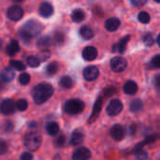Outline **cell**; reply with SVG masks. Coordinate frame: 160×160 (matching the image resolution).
Returning a JSON list of instances; mask_svg holds the SVG:
<instances>
[{
    "label": "cell",
    "mask_w": 160,
    "mask_h": 160,
    "mask_svg": "<svg viewBox=\"0 0 160 160\" xmlns=\"http://www.w3.org/2000/svg\"><path fill=\"white\" fill-rule=\"evenodd\" d=\"M27 61V65L31 68H38L39 65H40V60L38 56H35V55H30L27 57L26 59Z\"/></svg>",
    "instance_id": "83f0119b"
},
{
    "label": "cell",
    "mask_w": 160,
    "mask_h": 160,
    "mask_svg": "<svg viewBox=\"0 0 160 160\" xmlns=\"http://www.w3.org/2000/svg\"><path fill=\"white\" fill-rule=\"evenodd\" d=\"M19 36H20L21 39H22L25 44L31 42L32 38H33V37H32L29 33H27L24 29H22V28H21V30L19 31Z\"/></svg>",
    "instance_id": "f1b7e54d"
},
{
    "label": "cell",
    "mask_w": 160,
    "mask_h": 160,
    "mask_svg": "<svg viewBox=\"0 0 160 160\" xmlns=\"http://www.w3.org/2000/svg\"><path fill=\"white\" fill-rule=\"evenodd\" d=\"M82 74H83V78L86 81L92 82L98 79V77L99 76V70L96 66H89L83 69Z\"/></svg>",
    "instance_id": "9c48e42d"
},
{
    "label": "cell",
    "mask_w": 160,
    "mask_h": 160,
    "mask_svg": "<svg viewBox=\"0 0 160 160\" xmlns=\"http://www.w3.org/2000/svg\"><path fill=\"white\" fill-rule=\"evenodd\" d=\"M15 3H21V2H22L23 0H13Z\"/></svg>",
    "instance_id": "c3c4849f"
},
{
    "label": "cell",
    "mask_w": 160,
    "mask_h": 160,
    "mask_svg": "<svg viewBox=\"0 0 160 160\" xmlns=\"http://www.w3.org/2000/svg\"><path fill=\"white\" fill-rule=\"evenodd\" d=\"M116 93V89L114 87H108L104 90V95L106 97H111L112 95H114Z\"/></svg>",
    "instance_id": "ab89813d"
},
{
    "label": "cell",
    "mask_w": 160,
    "mask_h": 160,
    "mask_svg": "<svg viewBox=\"0 0 160 160\" xmlns=\"http://www.w3.org/2000/svg\"><path fill=\"white\" fill-rule=\"evenodd\" d=\"M138 91V85L135 82L133 81H128L125 84H124V92L127 95H135Z\"/></svg>",
    "instance_id": "d6986e66"
},
{
    "label": "cell",
    "mask_w": 160,
    "mask_h": 160,
    "mask_svg": "<svg viewBox=\"0 0 160 160\" xmlns=\"http://www.w3.org/2000/svg\"><path fill=\"white\" fill-rule=\"evenodd\" d=\"M42 142L41 135L37 132H29L24 136L23 143L27 149L30 151H36L38 150Z\"/></svg>",
    "instance_id": "7a4b0ae2"
},
{
    "label": "cell",
    "mask_w": 160,
    "mask_h": 160,
    "mask_svg": "<svg viewBox=\"0 0 160 160\" xmlns=\"http://www.w3.org/2000/svg\"><path fill=\"white\" fill-rule=\"evenodd\" d=\"M15 112V104L11 99L6 98L1 103V112L5 115L12 114Z\"/></svg>",
    "instance_id": "7c38bea8"
},
{
    "label": "cell",
    "mask_w": 160,
    "mask_h": 160,
    "mask_svg": "<svg viewBox=\"0 0 160 160\" xmlns=\"http://www.w3.org/2000/svg\"><path fill=\"white\" fill-rule=\"evenodd\" d=\"M149 65L152 68H160V54L154 56L151 59Z\"/></svg>",
    "instance_id": "836d02e7"
},
{
    "label": "cell",
    "mask_w": 160,
    "mask_h": 160,
    "mask_svg": "<svg viewBox=\"0 0 160 160\" xmlns=\"http://www.w3.org/2000/svg\"><path fill=\"white\" fill-rule=\"evenodd\" d=\"M142 40H143L144 44H145L147 47L152 46V45L154 44V42H155V39H154V37H153L152 34H146V35L143 37Z\"/></svg>",
    "instance_id": "d590c367"
},
{
    "label": "cell",
    "mask_w": 160,
    "mask_h": 160,
    "mask_svg": "<svg viewBox=\"0 0 160 160\" xmlns=\"http://www.w3.org/2000/svg\"><path fill=\"white\" fill-rule=\"evenodd\" d=\"M80 35L83 39L89 40L94 37V32L88 25H83L80 29Z\"/></svg>",
    "instance_id": "44dd1931"
},
{
    "label": "cell",
    "mask_w": 160,
    "mask_h": 160,
    "mask_svg": "<svg viewBox=\"0 0 160 160\" xmlns=\"http://www.w3.org/2000/svg\"><path fill=\"white\" fill-rule=\"evenodd\" d=\"M123 111V103L120 99H112L107 106L106 112L110 116H116Z\"/></svg>",
    "instance_id": "5b68a950"
},
{
    "label": "cell",
    "mask_w": 160,
    "mask_h": 160,
    "mask_svg": "<svg viewBox=\"0 0 160 160\" xmlns=\"http://www.w3.org/2000/svg\"><path fill=\"white\" fill-rule=\"evenodd\" d=\"M52 38L50 37L44 36V37H41V38H38V40L37 42V45H38V48H41V49L44 50V49L49 48L52 45Z\"/></svg>",
    "instance_id": "603a6c76"
},
{
    "label": "cell",
    "mask_w": 160,
    "mask_h": 160,
    "mask_svg": "<svg viewBox=\"0 0 160 160\" xmlns=\"http://www.w3.org/2000/svg\"><path fill=\"white\" fill-rule=\"evenodd\" d=\"M83 110H84V104L79 98H72L65 103V111L68 114L76 115L82 112Z\"/></svg>",
    "instance_id": "3957f363"
},
{
    "label": "cell",
    "mask_w": 160,
    "mask_h": 160,
    "mask_svg": "<svg viewBox=\"0 0 160 160\" xmlns=\"http://www.w3.org/2000/svg\"><path fill=\"white\" fill-rule=\"evenodd\" d=\"M9 65L12 68L18 70V71H23L25 70V66L23 65L22 62L18 61V60H10L9 61Z\"/></svg>",
    "instance_id": "f546056e"
},
{
    "label": "cell",
    "mask_w": 160,
    "mask_h": 160,
    "mask_svg": "<svg viewBox=\"0 0 160 160\" xmlns=\"http://www.w3.org/2000/svg\"><path fill=\"white\" fill-rule=\"evenodd\" d=\"M157 42H158V46L160 47V34L158 36V38H157Z\"/></svg>",
    "instance_id": "7dc6e473"
},
{
    "label": "cell",
    "mask_w": 160,
    "mask_h": 160,
    "mask_svg": "<svg viewBox=\"0 0 160 160\" xmlns=\"http://www.w3.org/2000/svg\"><path fill=\"white\" fill-rule=\"evenodd\" d=\"M54 40L57 44H62L65 40V36L61 32H57L54 34Z\"/></svg>",
    "instance_id": "f35d334b"
},
{
    "label": "cell",
    "mask_w": 160,
    "mask_h": 160,
    "mask_svg": "<svg viewBox=\"0 0 160 160\" xmlns=\"http://www.w3.org/2000/svg\"><path fill=\"white\" fill-rule=\"evenodd\" d=\"M121 25V22L118 18L112 17V18H109L105 21L104 26L105 28L109 31V32H114L116 31L119 26Z\"/></svg>",
    "instance_id": "5bb4252c"
},
{
    "label": "cell",
    "mask_w": 160,
    "mask_h": 160,
    "mask_svg": "<svg viewBox=\"0 0 160 160\" xmlns=\"http://www.w3.org/2000/svg\"><path fill=\"white\" fill-rule=\"evenodd\" d=\"M21 160H33V156L30 153H22L21 156Z\"/></svg>",
    "instance_id": "b9f144b4"
},
{
    "label": "cell",
    "mask_w": 160,
    "mask_h": 160,
    "mask_svg": "<svg viewBox=\"0 0 160 160\" xmlns=\"http://www.w3.org/2000/svg\"><path fill=\"white\" fill-rule=\"evenodd\" d=\"M0 152H1V154H5L7 151H8V145H7V143L5 142H0Z\"/></svg>",
    "instance_id": "ee69618b"
},
{
    "label": "cell",
    "mask_w": 160,
    "mask_h": 160,
    "mask_svg": "<svg viewBox=\"0 0 160 160\" xmlns=\"http://www.w3.org/2000/svg\"><path fill=\"white\" fill-rule=\"evenodd\" d=\"M130 2L135 7H142L147 2V0H130Z\"/></svg>",
    "instance_id": "60d3db41"
},
{
    "label": "cell",
    "mask_w": 160,
    "mask_h": 160,
    "mask_svg": "<svg viewBox=\"0 0 160 160\" xmlns=\"http://www.w3.org/2000/svg\"><path fill=\"white\" fill-rule=\"evenodd\" d=\"M136 132V126L135 125H132L128 128V133L129 135H134Z\"/></svg>",
    "instance_id": "bcb514c9"
},
{
    "label": "cell",
    "mask_w": 160,
    "mask_h": 160,
    "mask_svg": "<svg viewBox=\"0 0 160 160\" xmlns=\"http://www.w3.org/2000/svg\"><path fill=\"white\" fill-rule=\"evenodd\" d=\"M53 94V87L48 82H42L36 85L33 89L32 96L36 104H43Z\"/></svg>",
    "instance_id": "6da1fadb"
},
{
    "label": "cell",
    "mask_w": 160,
    "mask_h": 160,
    "mask_svg": "<svg viewBox=\"0 0 160 160\" xmlns=\"http://www.w3.org/2000/svg\"><path fill=\"white\" fill-rule=\"evenodd\" d=\"M138 20L142 23H148L150 22V20H151V17H150V15L146 11H142L138 15Z\"/></svg>",
    "instance_id": "4dcf8cb0"
},
{
    "label": "cell",
    "mask_w": 160,
    "mask_h": 160,
    "mask_svg": "<svg viewBox=\"0 0 160 160\" xmlns=\"http://www.w3.org/2000/svg\"><path fill=\"white\" fill-rule=\"evenodd\" d=\"M85 18V13L82 9H80V8H77L75 10L72 11L71 13V19L73 22H81L84 20Z\"/></svg>",
    "instance_id": "7402d4cb"
},
{
    "label": "cell",
    "mask_w": 160,
    "mask_h": 160,
    "mask_svg": "<svg viewBox=\"0 0 160 160\" xmlns=\"http://www.w3.org/2000/svg\"><path fill=\"white\" fill-rule=\"evenodd\" d=\"M135 158L136 160H147L148 159V154L145 151L140 150L135 153Z\"/></svg>",
    "instance_id": "74e56055"
},
{
    "label": "cell",
    "mask_w": 160,
    "mask_h": 160,
    "mask_svg": "<svg viewBox=\"0 0 160 160\" xmlns=\"http://www.w3.org/2000/svg\"><path fill=\"white\" fill-rule=\"evenodd\" d=\"M127 67L128 62L122 56H115L111 60V68L114 72H123Z\"/></svg>",
    "instance_id": "8992f818"
},
{
    "label": "cell",
    "mask_w": 160,
    "mask_h": 160,
    "mask_svg": "<svg viewBox=\"0 0 160 160\" xmlns=\"http://www.w3.org/2000/svg\"><path fill=\"white\" fill-rule=\"evenodd\" d=\"M110 133H111V136L112 138L116 141V142H120L122 141L125 136H126V128L121 126V125H114L112 127L111 130H110Z\"/></svg>",
    "instance_id": "ba28073f"
},
{
    "label": "cell",
    "mask_w": 160,
    "mask_h": 160,
    "mask_svg": "<svg viewBox=\"0 0 160 160\" xmlns=\"http://www.w3.org/2000/svg\"><path fill=\"white\" fill-rule=\"evenodd\" d=\"M38 57L39 58L40 61L44 62V61L48 60V59L51 57V52H50L49 50H47V49H44V50H42L41 52H38Z\"/></svg>",
    "instance_id": "1f68e13d"
},
{
    "label": "cell",
    "mask_w": 160,
    "mask_h": 160,
    "mask_svg": "<svg viewBox=\"0 0 160 160\" xmlns=\"http://www.w3.org/2000/svg\"><path fill=\"white\" fill-rule=\"evenodd\" d=\"M20 50V47H19V43L17 40L15 39H11L9 41V43L7 45V48H6V52L8 55L9 56H13L15 53H17Z\"/></svg>",
    "instance_id": "ac0fdd59"
},
{
    "label": "cell",
    "mask_w": 160,
    "mask_h": 160,
    "mask_svg": "<svg viewBox=\"0 0 160 160\" xmlns=\"http://www.w3.org/2000/svg\"><path fill=\"white\" fill-rule=\"evenodd\" d=\"M13 128V124L10 121H7L5 122V130L7 132H10Z\"/></svg>",
    "instance_id": "7bdbcfd3"
},
{
    "label": "cell",
    "mask_w": 160,
    "mask_h": 160,
    "mask_svg": "<svg viewBox=\"0 0 160 160\" xmlns=\"http://www.w3.org/2000/svg\"><path fill=\"white\" fill-rule=\"evenodd\" d=\"M82 54L85 61H93L98 56V50L94 46H88L82 50Z\"/></svg>",
    "instance_id": "4fadbf2b"
},
{
    "label": "cell",
    "mask_w": 160,
    "mask_h": 160,
    "mask_svg": "<svg viewBox=\"0 0 160 160\" xmlns=\"http://www.w3.org/2000/svg\"><path fill=\"white\" fill-rule=\"evenodd\" d=\"M83 142V135L82 133H81L80 131H74L71 135V138H70V142L69 143L73 146H77V145H80L82 144Z\"/></svg>",
    "instance_id": "ffe728a7"
},
{
    "label": "cell",
    "mask_w": 160,
    "mask_h": 160,
    "mask_svg": "<svg viewBox=\"0 0 160 160\" xmlns=\"http://www.w3.org/2000/svg\"><path fill=\"white\" fill-rule=\"evenodd\" d=\"M46 131L49 135L54 136L59 132V126L55 122H50L46 125Z\"/></svg>",
    "instance_id": "d4e9b609"
},
{
    "label": "cell",
    "mask_w": 160,
    "mask_h": 160,
    "mask_svg": "<svg viewBox=\"0 0 160 160\" xmlns=\"http://www.w3.org/2000/svg\"><path fill=\"white\" fill-rule=\"evenodd\" d=\"M90 158L91 152L86 147H79L72 155V160H88Z\"/></svg>",
    "instance_id": "30bf717a"
},
{
    "label": "cell",
    "mask_w": 160,
    "mask_h": 160,
    "mask_svg": "<svg viewBox=\"0 0 160 160\" xmlns=\"http://www.w3.org/2000/svg\"><path fill=\"white\" fill-rule=\"evenodd\" d=\"M154 84L158 89H160V74H158L154 78Z\"/></svg>",
    "instance_id": "f6af8a7d"
},
{
    "label": "cell",
    "mask_w": 160,
    "mask_h": 160,
    "mask_svg": "<svg viewBox=\"0 0 160 160\" xmlns=\"http://www.w3.org/2000/svg\"><path fill=\"white\" fill-rule=\"evenodd\" d=\"M66 141H67L66 136L62 134V135L58 136V137L55 139V141H54V144H55L57 147H63V146L65 145V143H66Z\"/></svg>",
    "instance_id": "8d00e7d4"
},
{
    "label": "cell",
    "mask_w": 160,
    "mask_h": 160,
    "mask_svg": "<svg viewBox=\"0 0 160 160\" xmlns=\"http://www.w3.org/2000/svg\"><path fill=\"white\" fill-rule=\"evenodd\" d=\"M59 84L61 85V87H63V88H65V89H70V88L73 87L74 82H73V80L71 79V77H69V76H63V77L60 79Z\"/></svg>",
    "instance_id": "cb8c5ba5"
},
{
    "label": "cell",
    "mask_w": 160,
    "mask_h": 160,
    "mask_svg": "<svg viewBox=\"0 0 160 160\" xmlns=\"http://www.w3.org/2000/svg\"><path fill=\"white\" fill-rule=\"evenodd\" d=\"M7 16L9 20L11 21H19L22 18L23 16V10L21 7L19 6H11L10 8H8V9L7 10Z\"/></svg>",
    "instance_id": "52a82bcc"
},
{
    "label": "cell",
    "mask_w": 160,
    "mask_h": 160,
    "mask_svg": "<svg viewBox=\"0 0 160 160\" xmlns=\"http://www.w3.org/2000/svg\"><path fill=\"white\" fill-rule=\"evenodd\" d=\"M53 7L51 3L49 2H43L40 4L39 8H38V12L39 15L43 18H49L53 14Z\"/></svg>",
    "instance_id": "8fae6325"
},
{
    "label": "cell",
    "mask_w": 160,
    "mask_h": 160,
    "mask_svg": "<svg viewBox=\"0 0 160 160\" xmlns=\"http://www.w3.org/2000/svg\"><path fill=\"white\" fill-rule=\"evenodd\" d=\"M16 108L20 112H23L28 108V103H27V101L25 99H19L16 102Z\"/></svg>",
    "instance_id": "d6a6232c"
},
{
    "label": "cell",
    "mask_w": 160,
    "mask_h": 160,
    "mask_svg": "<svg viewBox=\"0 0 160 160\" xmlns=\"http://www.w3.org/2000/svg\"><path fill=\"white\" fill-rule=\"evenodd\" d=\"M1 80L5 82H11L15 78V71L14 68L11 67H6L2 69L1 71Z\"/></svg>",
    "instance_id": "9a60e30c"
},
{
    "label": "cell",
    "mask_w": 160,
    "mask_h": 160,
    "mask_svg": "<svg viewBox=\"0 0 160 160\" xmlns=\"http://www.w3.org/2000/svg\"><path fill=\"white\" fill-rule=\"evenodd\" d=\"M143 104L141 99H134L130 103V111L132 112H139L142 110Z\"/></svg>",
    "instance_id": "484cf974"
},
{
    "label": "cell",
    "mask_w": 160,
    "mask_h": 160,
    "mask_svg": "<svg viewBox=\"0 0 160 160\" xmlns=\"http://www.w3.org/2000/svg\"><path fill=\"white\" fill-rule=\"evenodd\" d=\"M22 28L24 29L27 33H29L33 38H35L41 33V31L43 30V25L39 22L31 20V21H27Z\"/></svg>",
    "instance_id": "277c9868"
},
{
    "label": "cell",
    "mask_w": 160,
    "mask_h": 160,
    "mask_svg": "<svg viewBox=\"0 0 160 160\" xmlns=\"http://www.w3.org/2000/svg\"><path fill=\"white\" fill-rule=\"evenodd\" d=\"M155 2H157V3H160V0H154Z\"/></svg>",
    "instance_id": "681fc988"
},
{
    "label": "cell",
    "mask_w": 160,
    "mask_h": 160,
    "mask_svg": "<svg viewBox=\"0 0 160 160\" xmlns=\"http://www.w3.org/2000/svg\"><path fill=\"white\" fill-rule=\"evenodd\" d=\"M101 108H102V98L99 97L96 103H95V106H94V110H93V112H92V115L90 116L89 118V123H93L98 117V114L101 111Z\"/></svg>",
    "instance_id": "e0dca14e"
},
{
    "label": "cell",
    "mask_w": 160,
    "mask_h": 160,
    "mask_svg": "<svg viewBox=\"0 0 160 160\" xmlns=\"http://www.w3.org/2000/svg\"><path fill=\"white\" fill-rule=\"evenodd\" d=\"M58 68H59L58 64H57L56 62H52V63H50V64L47 66V68H46V72H47L48 75L52 76V75H54V74L57 73Z\"/></svg>",
    "instance_id": "4316f807"
},
{
    "label": "cell",
    "mask_w": 160,
    "mask_h": 160,
    "mask_svg": "<svg viewBox=\"0 0 160 160\" xmlns=\"http://www.w3.org/2000/svg\"><path fill=\"white\" fill-rule=\"evenodd\" d=\"M130 38V36H125L123 38H121L113 47H112V51L114 52H119V53H124L126 49H127V44Z\"/></svg>",
    "instance_id": "2e32d148"
},
{
    "label": "cell",
    "mask_w": 160,
    "mask_h": 160,
    "mask_svg": "<svg viewBox=\"0 0 160 160\" xmlns=\"http://www.w3.org/2000/svg\"><path fill=\"white\" fill-rule=\"evenodd\" d=\"M30 82V75L28 73H22L19 77V82L22 84V85H26L28 84Z\"/></svg>",
    "instance_id": "e575fe53"
}]
</instances>
